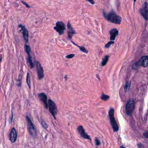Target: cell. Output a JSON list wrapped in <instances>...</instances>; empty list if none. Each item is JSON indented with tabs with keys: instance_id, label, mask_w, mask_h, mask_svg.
<instances>
[{
	"instance_id": "1",
	"label": "cell",
	"mask_w": 148,
	"mask_h": 148,
	"mask_svg": "<svg viewBox=\"0 0 148 148\" xmlns=\"http://www.w3.org/2000/svg\"><path fill=\"white\" fill-rule=\"evenodd\" d=\"M104 16L108 21L113 23L120 25L121 23L122 19L120 16L116 15L114 12L112 11L109 13H106L104 12Z\"/></svg>"
},
{
	"instance_id": "2",
	"label": "cell",
	"mask_w": 148,
	"mask_h": 148,
	"mask_svg": "<svg viewBox=\"0 0 148 148\" xmlns=\"http://www.w3.org/2000/svg\"><path fill=\"white\" fill-rule=\"evenodd\" d=\"M109 117L110 121L113 130L114 132H117L119 130V126L116 122L115 118V111L114 109L111 108L109 111Z\"/></svg>"
},
{
	"instance_id": "3",
	"label": "cell",
	"mask_w": 148,
	"mask_h": 148,
	"mask_svg": "<svg viewBox=\"0 0 148 148\" xmlns=\"http://www.w3.org/2000/svg\"><path fill=\"white\" fill-rule=\"evenodd\" d=\"M26 120L27 122V129H28V132H29L31 136L35 138L37 137V132L36 130V128L33 124L32 121L28 116H26Z\"/></svg>"
},
{
	"instance_id": "4",
	"label": "cell",
	"mask_w": 148,
	"mask_h": 148,
	"mask_svg": "<svg viewBox=\"0 0 148 148\" xmlns=\"http://www.w3.org/2000/svg\"><path fill=\"white\" fill-rule=\"evenodd\" d=\"M134 107H135V101L132 99H129L127 101L126 107V113L128 115L130 116L132 114L134 109Z\"/></svg>"
},
{
	"instance_id": "5",
	"label": "cell",
	"mask_w": 148,
	"mask_h": 148,
	"mask_svg": "<svg viewBox=\"0 0 148 148\" xmlns=\"http://www.w3.org/2000/svg\"><path fill=\"white\" fill-rule=\"evenodd\" d=\"M48 108L49 109L50 112L51 113V114L53 116L54 118L56 119V115L57 113V107L55 103H54L52 99H49V100L48 101Z\"/></svg>"
},
{
	"instance_id": "6",
	"label": "cell",
	"mask_w": 148,
	"mask_h": 148,
	"mask_svg": "<svg viewBox=\"0 0 148 148\" xmlns=\"http://www.w3.org/2000/svg\"><path fill=\"white\" fill-rule=\"evenodd\" d=\"M54 29L60 35L64 34V30L66 29L64 23L62 22H57L56 24V26L54 27Z\"/></svg>"
},
{
	"instance_id": "7",
	"label": "cell",
	"mask_w": 148,
	"mask_h": 148,
	"mask_svg": "<svg viewBox=\"0 0 148 148\" xmlns=\"http://www.w3.org/2000/svg\"><path fill=\"white\" fill-rule=\"evenodd\" d=\"M25 52H27V55H28L27 61H28V63L30 65V67H31V68H34V63H33V62L32 58H31V54H30V52H31V49H30V46H28V45H25Z\"/></svg>"
},
{
	"instance_id": "8",
	"label": "cell",
	"mask_w": 148,
	"mask_h": 148,
	"mask_svg": "<svg viewBox=\"0 0 148 148\" xmlns=\"http://www.w3.org/2000/svg\"><path fill=\"white\" fill-rule=\"evenodd\" d=\"M140 13L145 20H148V4L145 2L142 8L140 9Z\"/></svg>"
},
{
	"instance_id": "9",
	"label": "cell",
	"mask_w": 148,
	"mask_h": 148,
	"mask_svg": "<svg viewBox=\"0 0 148 148\" xmlns=\"http://www.w3.org/2000/svg\"><path fill=\"white\" fill-rule=\"evenodd\" d=\"M36 67H37V75L39 79H43V76H44V73H43V69L42 68L41 64L37 61L36 63Z\"/></svg>"
},
{
	"instance_id": "10",
	"label": "cell",
	"mask_w": 148,
	"mask_h": 148,
	"mask_svg": "<svg viewBox=\"0 0 148 148\" xmlns=\"http://www.w3.org/2000/svg\"><path fill=\"white\" fill-rule=\"evenodd\" d=\"M17 131L15 129V128H13L11 130V131L10 132L9 134V140L12 143H14L16 142V140H17Z\"/></svg>"
},
{
	"instance_id": "11",
	"label": "cell",
	"mask_w": 148,
	"mask_h": 148,
	"mask_svg": "<svg viewBox=\"0 0 148 148\" xmlns=\"http://www.w3.org/2000/svg\"><path fill=\"white\" fill-rule=\"evenodd\" d=\"M78 132H79L80 135H81L82 137H83V138L84 139H87V140H91V138L90 137V136H89L88 134H87L86 132H85V131H84V128L82 126H79V127H78Z\"/></svg>"
},
{
	"instance_id": "12",
	"label": "cell",
	"mask_w": 148,
	"mask_h": 148,
	"mask_svg": "<svg viewBox=\"0 0 148 148\" xmlns=\"http://www.w3.org/2000/svg\"><path fill=\"white\" fill-rule=\"evenodd\" d=\"M19 27L21 28V30L23 34V36L24 40H25V43H28V32L26 29V28L24 26V25H20Z\"/></svg>"
},
{
	"instance_id": "13",
	"label": "cell",
	"mask_w": 148,
	"mask_h": 148,
	"mask_svg": "<svg viewBox=\"0 0 148 148\" xmlns=\"http://www.w3.org/2000/svg\"><path fill=\"white\" fill-rule=\"evenodd\" d=\"M38 97L41 101L43 102V105L46 109L48 108V102H47V96L45 93H40L38 94Z\"/></svg>"
},
{
	"instance_id": "14",
	"label": "cell",
	"mask_w": 148,
	"mask_h": 148,
	"mask_svg": "<svg viewBox=\"0 0 148 148\" xmlns=\"http://www.w3.org/2000/svg\"><path fill=\"white\" fill-rule=\"evenodd\" d=\"M137 64L140 65L143 67H147L148 66V56H143L140 59Z\"/></svg>"
},
{
	"instance_id": "15",
	"label": "cell",
	"mask_w": 148,
	"mask_h": 148,
	"mask_svg": "<svg viewBox=\"0 0 148 148\" xmlns=\"http://www.w3.org/2000/svg\"><path fill=\"white\" fill-rule=\"evenodd\" d=\"M118 30L116 29V28L111 30V31H110V40H111L112 41H114L115 40L116 36L118 35Z\"/></svg>"
},
{
	"instance_id": "16",
	"label": "cell",
	"mask_w": 148,
	"mask_h": 148,
	"mask_svg": "<svg viewBox=\"0 0 148 148\" xmlns=\"http://www.w3.org/2000/svg\"><path fill=\"white\" fill-rule=\"evenodd\" d=\"M74 34H75V31L74 30L71 25H70V23L68 22V37L69 38H71Z\"/></svg>"
},
{
	"instance_id": "17",
	"label": "cell",
	"mask_w": 148,
	"mask_h": 148,
	"mask_svg": "<svg viewBox=\"0 0 148 148\" xmlns=\"http://www.w3.org/2000/svg\"><path fill=\"white\" fill-rule=\"evenodd\" d=\"M108 59H109V56H105L104 57L103 59H102V66H105V65L107 64V62H108Z\"/></svg>"
},
{
	"instance_id": "18",
	"label": "cell",
	"mask_w": 148,
	"mask_h": 148,
	"mask_svg": "<svg viewBox=\"0 0 148 148\" xmlns=\"http://www.w3.org/2000/svg\"><path fill=\"white\" fill-rule=\"evenodd\" d=\"M26 81H27V84H28V87H29V88H30V87H31V79H30V76L29 73H27Z\"/></svg>"
},
{
	"instance_id": "19",
	"label": "cell",
	"mask_w": 148,
	"mask_h": 148,
	"mask_svg": "<svg viewBox=\"0 0 148 148\" xmlns=\"http://www.w3.org/2000/svg\"><path fill=\"white\" fill-rule=\"evenodd\" d=\"M130 87V82H127L126 85L124 86V90L125 91L127 92L129 90Z\"/></svg>"
},
{
	"instance_id": "20",
	"label": "cell",
	"mask_w": 148,
	"mask_h": 148,
	"mask_svg": "<svg viewBox=\"0 0 148 148\" xmlns=\"http://www.w3.org/2000/svg\"><path fill=\"white\" fill-rule=\"evenodd\" d=\"M109 99V96H107L106 94H103L101 96V99L104 101H107Z\"/></svg>"
},
{
	"instance_id": "21",
	"label": "cell",
	"mask_w": 148,
	"mask_h": 148,
	"mask_svg": "<svg viewBox=\"0 0 148 148\" xmlns=\"http://www.w3.org/2000/svg\"><path fill=\"white\" fill-rule=\"evenodd\" d=\"M40 122H41V124L42 125V126H43V127L45 128V129H47L48 127V125L46 124V123H45V122L43 121L42 119H41V120H40Z\"/></svg>"
},
{
	"instance_id": "22",
	"label": "cell",
	"mask_w": 148,
	"mask_h": 148,
	"mask_svg": "<svg viewBox=\"0 0 148 148\" xmlns=\"http://www.w3.org/2000/svg\"><path fill=\"white\" fill-rule=\"evenodd\" d=\"M114 41H111V42H108V43H107V44L105 45V48H109L110 46H111L112 44H114Z\"/></svg>"
},
{
	"instance_id": "23",
	"label": "cell",
	"mask_w": 148,
	"mask_h": 148,
	"mask_svg": "<svg viewBox=\"0 0 148 148\" xmlns=\"http://www.w3.org/2000/svg\"><path fill=\"white\" fill-rule=\"evenodd\" d=\"M95 143L97 146H99L100 145V141L98 138H96L95 139Z\"/></svg>"
},
{
	"instance_id": "24",
	"label": "cell",
	"mask_w": 148,
	"mask_h": 148,
	"mask_svg": "<svg viewBox=\"0 0 148 148\" xmlns=\"http://www.w3.org/2000/svg\"><path fill=\"white\" fill-rule=\"evenodd\" d=\"M79 48H80V49H81V50H82V51L83 52H84V53H87V50L85 49V48H84V47H79Z\"/></svg>"
},
{
	"instance_id": "25",
	"label": "cell",
	"mask_w": 148,
	"mask_h": 148,
	"mask_svg": "<svg viewBox=\"0 0 148 148\" xmlns=\"http://www.w3.org/2000/svg\"><path fill=\"white\" fill-rule=\"evenodd\" d=\"M74 54H69V55H68L66 56V58H72V57H74Z\"/></svg>"
},
{
	"instance_id": "26",
	"label": "cell",
	"mask_w": 148,
	"mask_h": 148,
	"mask_svg": "<svg viewBox=\"0 0 148 148\" xmlns=\"http://www.w3.org/2000/svg\"><path fill=\"white\" fill-rule=\"evenodd\" d=\"M143 135H144V137H145L146 138H148V132H145L144 134H143Z\"/></svg>"
},
{
	"instance_id": "27",
	"label": "cell",
	"mask_w": 148,
	"mask_h": 148,
	"mask_svg": "<svg viewBox=\"0 0 148 148\" xmlns=\"http://www.w3.org/2000/svg\"><path fill=\"white\" fill-rule=\"evenodd\" d=\"M87 1H88L89 2L91 3V4H94V0H87Z\"/></svg>"
},
{
	"instance_id": "28",
	"label": "cell",
	"mask_w": 148,
	"mask_h": 148,
	"mask_svg": "<svg viewBox=\"0 0 148 148\" xmlns=\"http://www.w3.org/2000/svg\"><path fill=\"white\" fill-rule=\"evenodd\" d=\"M23 2V4H25V5L27 6V8H30V7H29V6H28V5H27V4H25V2Z\"/></svg>"
},
{
	"instance_id": "29",
	"label": "cell",
	"mask_w": 148,
	"mask_h": 148,
	"mask_svg": "<svg viewBox=\"0 0 148 148\" xmlns=\"http://www.w3.org/2000/svg\"><path fill=\"white\" fill-rule=\"evenodd\" d=\"M120 148H126L124 147V146H121V147H120Z\"/></svg>"
},
{
	"instance_id": "30",
	"label": "cell",
	"mask_w": 148,
	"mask_h": 148,
	"mask_svg": "<svg viewBox=\"0 0 148 148\" xmlns=\"http://www.w3.org/2000/svg\"><path fill=\"white\" fill-rule=\"evenodd\" d=\"M1 60H2V58H0V61H1Z\"/></svg>"
},
{
	"instance_id": "31",
	"label": "cell",
	"mask_w": 148,
	"mask_h": 148,
	"mask_svg": "<svg viewBox=\"0 0 148 148\" xmlns=\"http://www.w3.org/2000/svg\"><path fill=\"white\" fill-rule=\"evenodd\" d=\"M135 1H136V0H134V2H135Z\"/></svg>"
}]
</instances>
